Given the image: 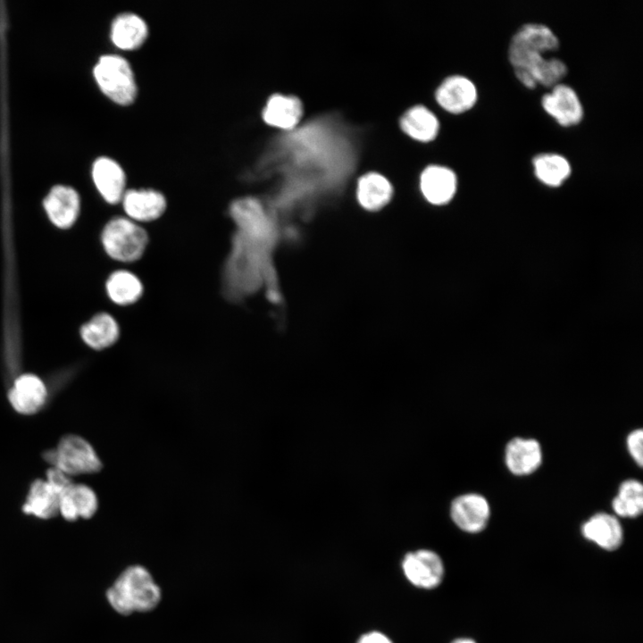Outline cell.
Instances as JSON below:
<instances>
[{
    "label": "cell",
    "instance_id": "1",
    "mask_svg": "<svg viewBox=\"0 0 643 643\" xmlns=\"http://www.w3.org/2000/svg\"><path fill=\"white\" fill-rule=\"evenodd\" d=\"M559 47V39L547 25L530 22L520 27L510 39L508 61L516 79L529 89L553 88L562 82L568 68L559 58L547 57Z\"/></svg>",
    "mask_w": 643,
    "mask_h": 643
},
{
    "label": "cell",
    "instance_id": "2",
    "mask_svg": "<svg viewBox=\"0 0 643 643\" xmlns=\"http://www.w3.org/2000/svg\"><path fill=\"white\" fill-rule=\"evenodd\" d=\"M106 597L120 614L147 613L157 607L162 589L145 566L133 564L124 569L107 589Z\"/></svg>",
    "mask_w": 643,
    "mask_h": 643
},
{
    "label": "cell",
    "instance_id": "3",
    "mask_svg": "<svg viewBox=\"0 0 643 643\" xmlns=\"http://www.w3.org/2000/svg\"><path fill=\"white\" fill-rule=\"evenodd\" d=\"M43 457L70 477L98 472L103 465L92 445L73 434L63 436L56 448L45 452Z\"/></svg>",
    "mask_w": 643,
    "mask_h": 643
},
{
    "label": "cell",
    "instance_id": "4",
    "mask_svg": "<svg viewBox=\"0 0 643 643\" xmlns=\"http://www.w3.org/2000/svg\"><path fill=\"white\" fill-rule=\"evenodd\" d=\"M102 243L112 258L130 263L143 255L148 244V235L144 228L130 219L115 218L104 227Z\"/></svg>",
    "mask_w": 643,
    "mask_h": 643
},
{
    "label": "cell",
    "instance_id": "5",
    "mask_svg": "<svg viewBox=\"0 0 643 643\" xmlns=\"http://www.w3.org/2000/svg\"><path fill=\"white\" fill-rule=\"evenodd\" d=\"M94 74L102 91L120 104H129L136 97L137 85L133 71L126 59L116 54L102 56Z\"/></svg>",
    "mask_w": 643,
    "mask_h": 643
},
{
    "label": "cell",
    "instance_id": "6",
    "mask_svg": "<svg viewBox=\"0 0 643 643\" xmlns=\"http://www.w3.org/2000/svg\"><path fill=\"white\" fill-rule=\"evenodd\" d=\"M405 578L413 586L431 589L438 587L445 573L440 556L429 549H418L407 553L402 561Z\"/></svg>",
    "mask_w": 643,
    "mask_h": 643
},
{
    "label": "cell",
    "instance_id": "7",
    "mask_svg": "<svg viewBox=\"0 0 643 643\" xmlns=\"http://www.w3.org/2000/svg\"><path fill=\"white\" fill-rule=\"evenodd\" d=\"M541 106L562 127L578 125L583 119V106L578 94L563 82L542 96Z\"/></svg>",
    "mask_w": 643,
    "mask_h": 643
},
{
    "label": "cell",
    "instance_id": "8",
    "mask_svg": "<svg viewBox=\"0 0 643 643\" xmlns=\"http://www.w3.org/2000/svg\"><path fill=\"white\" fill-rule=\"evenodd\" d=\"M450 517L463 531L476 534L487 527L490 518V505L480 494H463L452 501Z\"/></svg>",
    "mask_w": 643,
    "mask_h": 643
},
{
    "label": "cell",
    "instance_id": "9",
    "mask_svg": "<svg viewBox=\"0 0 643 643\" xmlns=\"http://www.w3.org/2000/svg\"><path fill=\"white\" fill-rule=\"evenodd\" d=\"M435 100L446 112L461 114L476 104L478 90L469 78L455 74L441 81L435 91Z\"/></svg>",
    "mask_w": 643,
    "mask_h": 643
},
{
    "label": "cell",
    "instance_id": "10",
    "mask_svg": "<svg viewBox=\"0 0 643 643\" xmlns=\"http://www.w3.org/2000/svg\"><path fill=\"white\" fill-rule=\"evenodd\" d=\"M543 453L535 438L516 437L508 441L505 448V463L515 476H528L542 463Z\"/></svg>",
    "mask_w": 643,
    "mask_h": 643
},
{
    "label": "cell",
    "instance_id": "11",
    "mask_svg": "<svg viewBox=\"0 0 643 643\" xmlns=\"http://www.w3.org/2000/svg\"><path fill=\"white\" fill-rule=\"evenodd\" d=\"M47 390L43 380L38 376L26 373L19 376L8 392L13 408L21 414H34L45 405Z\"/></svg>",
    "mask_w": 643,
    "mask_h": 643
},
{
    "label": "cell",
    "instance_id": "12",
    "mask_svg": "<svg viewBox=\"0 0 643 643\" xmlns=\"http://www.w3.org/2000/svg\"><path fill=\"white\" fill-rule=\"evenodd\" d=\"M420 188L427 201L433 205H444L455 196L457 177L447 166L430 164L426 166L420 176Z\"/></svg>",
    "mask_w": 643,
    "mask_h": 643
},
{
    "label": "cell",
    "instance_id": "13",
    "mask_svg": "<svg viewBox=\"0 0 643 643\" xmlns=\"http://www.w3.org/2000/svg\"><path fill=\"white\" fill-rule=\"evenodd\" d=\"M580 531L587 540L607 551L616 550L623 541V530L618 517L607 513L590 516L582 523Z\"/></svg>",
    "mask_w": 643,
    "mask_h": 643
},
{
    "label": "cell",
    "instance_id": "14",
    "mask_svg": "<svg viewBox=\"0 0 643 643\" xmlns=\"http://www.w3.org/2000/svg\"><path fill=\"white\" fill-rule=\"evenodd\" d=\"M122 205L129 219L147 222L158 219L165 211L164 196L154 189H130L124 193Z\"/></svg>",
    "mask_w": 643,
    "mask_h": 643
},
{
    "label": "cell",
    "instance_id": "15",
    "mask_svg": "<svg viewBox=\"0 0 643 643\" xmlns=\"http://www.w3.org/2000/svg\"><path fill=\"white\" fill-rule=\"evenodd\" d=\"M303 113L304 106L297 96L278 93L268 98L262 114L270 126L292 129L301 121Z\"/></svg>",
    "mask_w": 643,
    "mask_h": 643
},
{
    "label": "cell",
    "instance_id": "16",
    "mask_svg": "<svg viewBox=\"0 0 643 643\" xmlns=\"http://www.w3.org/2000/svg\"><path fill=\"white\" fill-rule=\"evenodd\" d=\"M97 508L96 494L85 484L73 482L59 496V514L67 521L91 518Z\"/></svg>",
    "mask_w": 643,
    "mask_h": 643
},
{
    "label": "cell",
    "instance_id": "17",
    "mask_svg": "<svg viewBox=\"0 0 643 643\" xmlns=\"http://www.w3.org/2000/svg\"><path fill=\"white\" fill-rule=\"evenodd\" d=\"M44 206L54 224L60 228H69L79 213V196L71 188L56 186L45 198Z\"/></svg>",
    "mask_w": 643,
    "mask_h": 643
},
{
    "label": "cell",
    "instance_id": "18",
    "mask_svg": "<svg viewBox=\"0 0 643 643\" xmlns=\"http://www.w3.org/2000/svg\"><path fill=\"white\" fill-rule=\"evenodd\" d=\"M399 125L406 136L423 143L434 140L440 129L438 117L422 104L407 109L401 116Z\"/></svg>",
    "mask_w": 643,
    "mask_h": 643
},
{
    "label": "cell",
    "instance_id": "19",
    "mask_svg": "<svg viewBox=\"0 0 643 643\" xmlns=\"http://www.w3.org/2000/svg\"><path fill=\"white\" fill-rule=\"evenodd\" d=\"M93 180L104 199L116 204L124 195L125 174L121 167L113 160L102 157L93 166Z\"/></svg>",
    "mask_w": 643,
    "mask_h": 643
},
{
    "label": "cell",
    "instance_id": "20",
    "mask_svg": "<svg viewBox=\"0 0 643 643\" xmlns=\"http://www.w3.org/2000/svg\"><path fill=\"white\" fill-rule=\"evenodd\" d=\"M356 195L363 207L373 211L389 202L393 195V188L384 175L370 171L359 178Z\"/></svg>",
    "mask_w": 643,
    "mask_h": 643
},
{
    "label": "cell",
    "instance_id": "21",
    "mask_svg": "<svg viewBox=\"0 0 643 643\" xmlns=\"http://www.w3.org/2000/svg\"><path fill=\"white\" fill-rule=\"evenodd\" d=\"M148 29L145 21L138 14L126 13L115 18L112 24L111 38L121 49L131 50L143 44Z\"/></svg>",
    "mask_w": 643,
    "mask_h": 643
},
{
    "label": "cell",
    "instance_id": "22",
    "mask_svg": "<svg viewBox=\"0 0 643 643\" xmlns=\"http://www.w3.org/2000/svg\"><path fill=\"white\" fill-rule=\"evenodd\" d=\"M22 511L40 519H50L59 514V495L46 480L32 482Z\"/></svg>",
    "mask_w": 643,
    "mask_h": 643
},
{
    "label": "cell",
    "instance_id": "23",
    "mask_svg": "<svg viewBox=\"0 0 643 643\" xmlns=\"http://www.w3.org/2000/svg\"><path fill=\"white\" fill-rule=\"evenodd\" d=\"M535 176L547 186L558 187L571 175L570 162L563 155L555 153H542L532 159Z\"/></svg>",
    "mask_w": 643,
    "mask_h": 643
},
{
    "label": "cell",
    "instance_id": "24",
    "mask_svg": "<svg viewBox=\"0 0 643 643\" xmlns=\"http://www.w3.org/2000/svg\"><path fill=\"white\" fill-rule=\"evenodd\" d=\"M119 333L116 321L108 313L96 315L80 330L85 343L96 350L104 349L114 344Z\"/></svg>",
    "mask_w": 643,
    "mask_h": 643
},
{
    "label": "cell",
    "instance_id": "25",
    "mask_svg": "<svg viewBox=\"0 0 643 643\" xmlns=\"http://www.w3.org/2000/svg\"><path fill=\"white\" fill-rule=\"evenodd\" d=\"M106 290L113 302L129 305L137 302L143 294V284L139 278L129 271H117L111 274Z\"/></svg>",
    "mask_w": 643,
    "mask_h": 643
},
{
    "label": "cell",
    "instance_id": "26",
    "mask_svg": "<svg viewBox=\"0 0 643 643\" xmlns=\"http://www.w3.org/2000/svg\"><path fill=\"white\" fill-rule=\"evenodd\" d=\"M614 515L622 518H636L643 512V486L636 479L623 480L612 500Z\"/></svg>",
    "mask_w": 643,
    "mask_h": 643
},
{
    "label": "cell",
    "instance_id": "27",
    "mask_svg": "<svg viewBox=\"0 0 643 643\" xmlns=\"http://www.w3.org/2000/svg\"><path fill=\"white\" fill-rule=\"evenodd\" d=\"M643 430L636 429L630 431L626 438L627 450L635 463L641 467L643 464Z\"/></svg>",
    "mask_w": 643,
    "mask_h": 643
},
{
    "label": "cell",
    "instance_id": "28",
    "mask_svg": "<svg viewBox=\"0 0 643 643\" xmlns=\"http://www.w3.org/2000/svg\"><path fill=\"white\" fill-rule=\"evenodd\" d=\"M46 480L59 496L73 483L71 477L55 467L47 470Z\"/></svg>",
    "mask_w": 643,
    "mask_h": 643
},
{
    "label": "cell",
    "instance_id": "29",
    "mask_svg": "<svg viewBox=\"0 0 643 643\" xmlns=\"http://www.w3.org/2000/svg\"><path fill=\"white\" fill-rule=\"evenodd\" d=\"M356 643H393L391 639L382 632L373 630L362 635Z\"/></svg>",
    "mask_w": 643,
    "mask_h": 643
},
{
    "label": "cell",
    "instance_id": "30",
    "mask_svg": "<svg viewBox=\"0 0 643 643\" xmlns=\"http://www.w3.org/2000/svg\"><path fill=\"white\" fill-rule=\"evenodd\" d=\"M451 643H476V641L470 638H458L453 640Z\"/></svg>",
    "mask_w": 643,
    "mask_h": 643
}]
</instances>
